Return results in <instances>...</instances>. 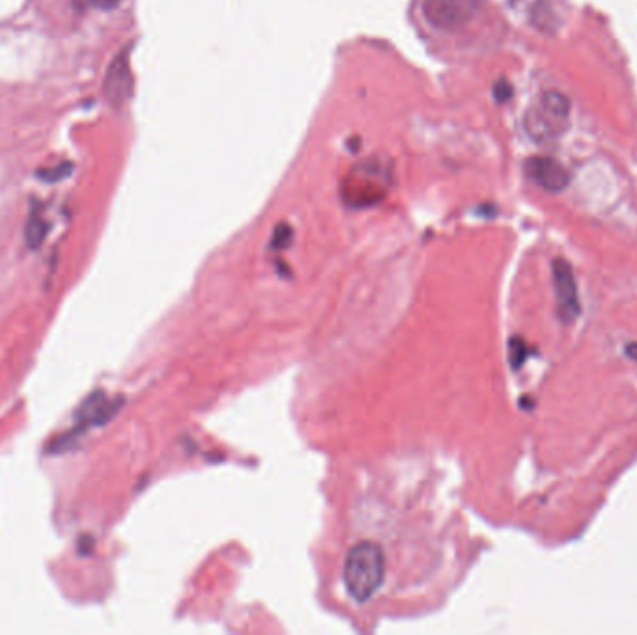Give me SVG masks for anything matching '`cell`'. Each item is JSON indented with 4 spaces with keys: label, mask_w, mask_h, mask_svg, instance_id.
<instances>
[{
    "label": "cell",
    "mask_w": 637,
    "mask_h": 635,
    "mask_svg": "<svg viewBox=\"0 0 637 635\" xmlns=\"http://www.w3.org/2000/svg\"><path fill=\"white\" fill-rule=\"evenodd\" d=\"M386 576V557L382 548L371 541L358 542L348 550L343 577L348 595L364 604L377 593Z\"/></svg>",
    "instance_id": "obj_1"
},
{
    "label": "cell",
    "mask_w": 637,
    "mask_h": 635,
    "mask_svg": "<svg viewBox=\"0 0 637 635\" xmlns=\"http://www.w3.org/2000/svg\"><path fill=\"white\" fill-rule=\"evenodd\" d=\"M485 0H423L425 23L438 32H457L466 28L479 13Z\"/></svg>",
    "instance_id": "obj_2"
},
{
    "label": "cell",
    "mask_w": 637,
    "mask_h": 635,
    "mask_svg": "<svg viewBox=\"0 0 637 635\" xmlns=\"http://www.w3.org/2000/svg\"><path fill=\"white\" fill-rule=\"evenodd\" d=\"M526 175L535 185L545 188L546 192H563L570 183V174L557 158L554 157H529L524 164Z\"/></svg>",
    "instance_id": "obj_3"
},
{
    "label": "cell",
    "mask_w": 637,
    "mask_h": 635,
    "mask_svg": "<svg viewBox=\"0 0 637 635\" xmlns=\"http://www.w3.org/2000/svg\"><path fill=\"white\" fill-rule=\"evenodd\" d=\"M554 283H556L557 304H559L561 319L565 322L574 321L579 315L578 286H576L572 267L565 259L554 261Z\"/></svg>",
    "instance_id": "obj_4"
},
{
    "label": "cell",
    "mask_w": 637,
    "mask_h": 635,
    "mask_svg": "<svg viewBox=\"0 0 637 635\" xmlns=\"http://www.w3.org/2000/svg\"><path fill=\"white\" fill-rule=\"evenodd\" d=\"M133 92V75L129 69V51H123L106 73L104 81V94L111 99L112 105H123Z\"/></svg>",
    "instance_id": "obj_5"
},
{
    "label": "cell",
    "mask_w": 637,
    "mask_h": 635,
    "mask_svg": "<svg viewBox=\"0 0 637 635\" xmlns=\"http://www.w3.org/2000/svg\"><path fill=\"white\" fill-rule=\"evenodd\" d=\"M568 119L554 116L548 112L545 106H537L526 116V129L537 140H548V138H556L557 134H561L567 129Z\"/></svg>",
    "instance_id": "obj_6"
},
{
    "label": "cell",
    "mask_w": 637,
    "mask_h": 635,
    "mask_svg": "<svg viewBox=\"0 0 637 635\" xmlns=\"http://www.w3.org/2000/svg\"><path fill=\"white\" fill-rule=\"evenodd\" d=\"M120 408V402L112 401L104 393H97L88 399L82 408L79 410V427H90V425H103L106 421L111 420L112 415L116 414V410Z\"/></svg>",
    "instance_id": "obj_7"
},
{
    "label": "cell",
    "mask_w": 637,
    "mask_h": 635,
    "mask_svg": "<svg viewBox=\"0 0 637 635\" xmlns=\"http://www.w3.org/2000/svg\"><path fill=\"white\" fill-rule=\"evenodd\" d=\"M43 237H45V222L41 220L38 215H32L29 222V228H26V239H29L32 246H38Z\"/></svg>",
    "instance_id": "obj_8"
},
{
    "label": "cell",
    "mask_w": 637,
    "mask_h": 635,
    "mask_svg": "<svg viewBox=\"0 0 637 635\" xmlns=\"http://www.w3.org/2000/svg\"><path fill=\"white\" fill-rule=\"evenodd\" d=\"M291 240H293V228H291L289 224H278V228L274 229L273 242H271L273 248L284 250V248L291 245Z\"/></svg>",
    "instance_id": "obj_9"
},
{
    "label": "cell",
    "mask_w": 637,
    "mask_h": 635,
    "mask_svg": "<svg viewBox=\"0 0 637 635\" xmlns=\"http://www.w3.org/2000/svg\"><path fill=\"white\" fill-rule=\"evenodd\" d=\"M79 10H112L122 0H71Z\"/></svg>",
    "instance_id": "obj_10"
},
{
    "label": "cell",
    "mask_w": 637,
    "mask_h": 635,
    "mask_svg": "<svg viewBox=\"0 0 637 635\" xmlns=\"http://www.w3.org/2000/svg\"><path fill=\"white\" fill-rule=\"evenodd\" d=\"M526 345L522 339H513L510 341V363H513V368L518 369L526 360Z\"/></svg>",
    "instance_id": "obj_11"
},
{
    "label": "cell",
    "mask_w": 637,
    "mask_h": 635,
    "mask_svg": "<svg viewBox=\"0 0 637 635\" xmlns=\"http://www.w3.org/2000/svg\"><path fill=\"white\" fill-rule=\"evenodd\" d=\"M494 95H496V99L498 101H507L510 99V95H513V88L505 79L496 82V86H494Z\"/></svg>",
    "instance_id": "obj_12"
},
{
    "label": "cell",
    "mask_w": 637,
    "mask_h": 635,
    "mask_svg": "<svg viewBox=\"0 0 637 635\" xmlns=\"http://www.w3.org/2000/svg\"><path fill=\"white\" fill-rule=\"evenodd\" d=\"M626 352H628V356H630V358H634V360L637 361V343L628 345V349H626Z\"/></svg>",
    "instance_id": "obj_13"
}]
</instances>
